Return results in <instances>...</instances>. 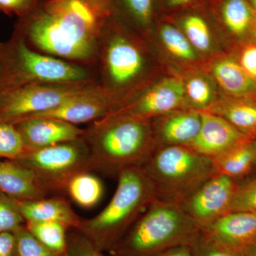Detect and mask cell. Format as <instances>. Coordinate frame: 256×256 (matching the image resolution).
<instances>
[{
  "instance_id": "obj_29",
  "label": "cell",
  "mask_w": 256,
  "mask_h": 256,
  "mask_svg": "<svg viewBox=\"0 0 256 256\" xmlns=\"http://www.w3.org/2000/svg\"><path fill=\"white\" fill-rule=\"evenodd\" d=\"M25 151L22 138L14 124L0 120V159L16 160Z\"/></svg>"
},
{
  "instance_id": "obj_14",
  "label": "cell",
  "mask_w": 256,
  "mask_h": 256,
  "mask_svg": "<svg viewBox=\"0 0 256 256\" xmlns=\"http://www.w3.org/2000/svg\"><path fill=\"white\" fill-rule=\"evenodd\" d=\"M184 94L185 88L181 82L168 79L150 89L117 112L146 120L168 114L181 107Z\"/></svg>"
},
{
  "instance_id": "obj_7",
  "label": "cell",
  "mask_w": 256,
  "mask_h": 256,
  "mask_svg": "<svg viewBox=\"0 0 256 256\" xmlns=\"http://www.w3.org/2000/svg\"><path fill=\"white\" fill-rule=\"evenodd\" d=\"M142 168L156 200L178 206L218 174L214 159L186 146L158 148Z\"/></svg>"
},
{
  "instance_id": "obj_16",
  "label": "cell",
  "mask_w": 256,
  "mask_h": 256,
  "mask_svg": "<svg viewBox=\"0 0 256 256\" xmlns=\"http://www.w3.org/2000/svg\"><path fill=\"white\" fill-rule=\"evenodd\" d=\"M0 191L18 202L42 200L50 193L30 168L10 160H0Z\"/></svg>"
},
{
  "instance_id": "obj_17",
  "label": "cell",
  "mask_w": 256,
  "mask_h": 256,
  "mask_svg": "<svg viewBox=\"0 0 256 256\" xmlns=\"http://www.w3.org/2000/svg\"><path fill=\"white\" fill-rule=\"evenodd\" d=\"M201 126L200 112L188 111L168 116L156 126L154 136L156 149L190 146L198 136Z\"/></svg>"
},
{
  "instance_id": "obj_21",
  "label": "cell",
  "mask_w": 256,
  "mask_h": 256,
  "mask_svg": "<svg viewBox=\"0 0 256 256\" xmlns=\"http://www.w3.org/2000/svg\"><path fill=\"white\" fill-rule=\"evenodd\" d=\"M112 13L126 25L148 30L154 22L156 0H110Z\"/></svg>"
},
{
  "instance_id": "obj_4",
  "label": "cell",
  "mask_w": 256,
  "mask_h": 256,
  "mask_svg": "<svg viewBox=\"0 0 256 256\" xmlns=\"http://www.w3.org/2000/svg\"><path fill=\"white\" fill-rule=\"evenodd\" d=\"M96 82L95 69L43 54L12 33L2 42L0 94L32 84Z\"/></svg>"
},
{
  "instance_id": "obj_20",
  "label": "cell",
  "mask_w": 256,
  "mask_h": 256,
  "mask_svg": "<svg viewBox=\"0 0 256 256\" xmlns=\"http://www.w3.org/2000/svg\"><path fill=\"white\" fill-rule=\"evenodd\" d=\"M216 14L234 36L249 34L256 13L246 0H215Z\"/></svg>"
},
{
  "instance_id": "obj_12",
  "label": "cell",
  "mask_w": 256,
  "mask_h": 256,
  "mask_svg": "<svg viewBox=\"0 0 256 256\" xmlns=\"http://www.w3.org/2000/svg\"><path fill=\"white\" fill-rule=\"evenodd\" d=\"M12 124L21 134L25 152L76 140L84 134V129L52 118H26Z\"/></svg>"
},
{
  "instance_id": "obj_2",
  "label": "cell",
  "mask_w": 256,
  "mask_h": 256,
  "mask_svg": "<svg viewBox=\"0 0 256 256\" xmlns=\"http://www.w3.org/2000/svg\"><path fill=\"white\" fill-rule=\"evenodd\" d=\"M148 120L116 112L89 124L82 137L90 171L118 178L122 170L146 164L156 150Z\"/></svg>"
},
{
  "instance_id": "obj_44",
  "label": "cell",
  "mask_w": 256,
  "mask_h": 256,
  "mask_svg": "<svg viewBox=\"0 0 256 256\" xmlns=\"http://www.w3.org/2000/svg\"><path fill=\"white\" fill-rule=\"evenodd\" d=\"M38 2H40V3L42 2H45L48 1V0H38Z\"/></svg>"
},
{
  "instance_id": "obj_39",
  "label": "cell",
  "mask_w": 256,
  "mask_h": 256,
  "mask_svg": "<svg viewBox=\"0 0 256 256\" xmlns=\"http://www.w3.org/2000/svg\"><path fill=\"white\" fill-rule=\"evenodd\" d=\"M154 256H193L191 246H180L166 249Z\"/></svg>"
},
{
  "instance_id": "obj_10",
  "label": "cell",
  "mask_w": 256,
  "mask_h": 256,
  "mask_svg": "<svg viewBox=\"0 0 256 256\" xmlns=\"http://www.w3.org/2000/svg\"><path fill=\"white\" fill-rule=\"evenodd\" d=\"M238 183L216 174L181 205L201 230L230 212Z\"/></svg>"
},
{
  "instance_id": "obj_41",
  "label": "cell",
  "mask_w": 256,
  "mask_h": 256,
  "mask_svg": "<svg viewBox=\"0 0 256 256\" xmlns=\"http://www.w3.org/2000/svg\"><path fill=\"white\" fill-rule=\"evenodd\" d=\"M249 35L254 38V42L256 44V16L254 22H252V28H250V32H249Z\"/></svg>"
},
{
  "instance_id": "obj_11",
  "label": "cell",
  "mask_w": 256,
  "mask_h": 256,
  "mask_svg": "<svg viewBox=\"0 0 256 256\" xmlns=\"http://www.w3.org/2000/svg\"><path fill=\"white\" fill-rule=\"evenodd\" d=\"M112 111L114 105L109 96L94 84L53 110L28 118H52L78 126L92 124Z\"/></svg>"
},
{
  "instance_id": "obj_36",
  "label": "cell",
  "mask_w": 256,
  "mask_h": 256,
  "mask_svg": "<svg viewBox=\"0 0 256 256\" xmlns=\"http://www.w3.org/2000/svg\"><path fill=\"white\" fill-rule=\"evenodd\" d=\"M238 63L248 75L256 82V44H246L239 54Z\"/></svg>"
},
{
  "instance_id": "obj_38",
  "label": "cell",
  "mask_w": 256,
  "mask_h": 256,
  "mask_svg": "<svg viewBox=\"0 0 256 256\" xmlns=\"http://www.w3.org/2000/svg\"><path fill=\"white\" fill-rule=\"evenodd\" d=\"M164 9L170 12L188 9L201 0H161Z\"/></svg>"
},
{
  "instance_id": "obj_25",
  "label": "cell",
  "mask_w": 256,
  "mask_h": 256,
  "mask_svg": "<svg viewBox=\"0 0 256 256\" xmlns=\"http://www.w3.org/2000/svg\"><path fill=\"white\" fill-rule=\"evenodd\" d=\"M180 28L192 46L200 52L210 50L212 46V33L208 20L197 12H188L178 20Z\"/></svg>"
},
{
  "instance_id": "obj_5",
  "label": "cell",
  "mask_w": 256,
  "mask_h": 256,
  "mask_svg": "<svg viewBox=\"0 0 256 256\" xmlns=\"http://www.w3.org/2000/svg\"><path fill=\"white\" fill-rule=\"evenodd\" d=\"M200 232L181 206L156 200L109 254L154 256L171 248L191 246Z\"/></svg>"
},
{
  "instance_id": "obj_28",
  "label": "cell",
  "mask_w": 256,
  "mask_h": 256,
  "mask_svg": "<svg viewBox=\"0 0 256 256\" xmlns=\"http://www.w3.org/2000/svg\"><path fill=\"white\" fill-rule=\"evenodd\" d=\"M14 256H66L50 250L28 230L26 225L15 230Z\"/></svg>"
},
{
  "instance_id": "obj_26",
  "label": "cell",
  "mask_w": 256,
  "mask_h": 256,
  "mask_svg": "<svg viewBox=\"0 0 256 256\" xmlns=\"http://www.w3.org/2000/svg\"><path fill=\"white\" fill-rule=\"evenodd\" d=\"M28 230L50 250L66 255L69 229L56 222H26Z\"/></svg>"
},
{
  "instance_id": "obj_23",
  "label": "cell",
  "mask_w": 256,
  "mask_h": 256,
  "mask_svg": "<svg viewBox=\"0 0 256 256\" xmlns=\"http://www.w3.org/2000/svg\"><path fill=\"white\" fill-rule=\"evenodd\" d=\"M210 112L223 118L247 137L256 138V102L230 101Z\"/></svg>"
},
{
  "instance_id": "obj_15",
  "label": "cell",
  "mask_w": 256,
  "mask_h": 256,
  "mask_svg": "<svg viewBox=\"0 0 256 256\" xmlns=\"http://www.w3.org/2000/svg\"><path fill=\"white\" fill-rule=\"evenodd\" d=\"M201 232L225 246L244 252L256 238V214L229 212Z\"/></svg>"
},
{
  "instance_id": "obj_22",
  "label": "cell",
  "mask_w": 256,
  "mask_h": 256,
  "mask_svg": "<svg viewBox=\"0 0 256 256\" xmlns=\"http://www.w3.org/2000/svg\"><path fill=\"white\" fill-rule=\"evenodd\" d=\"M214 74L222 88L232 95L242 98L255 92L256 82L248 75L238 62L222 60L215 66Z\"/></svg>"
},
{
  "instance_id": "obj_27",
  "label": "cell",
  "mask_w": 256,
  "mask_h": 256,
  "mask_svg": "<svg viewBox=\"0 0 256 256\" xmlns=\"http://www.w3.org/2000/svg\"><path fill=\"white\" fill-rule=\"evenodd\" d=\"M160 37L166 50L180 60H192L196 58L194 47L184 34L170 23L163 24L160 30Z\"/></svg>"
},
{
  "instance_id": "obj_34",
  "label": "cell",
  "mask_w": 256,
  "mask_h": 256,
  "mask_svg": "<svg viewBox=\"0 0 256 256\" xmlns=\"http://www.w3.org/2000/svg\"><path fill=\"white\" fill-rule=\"evenodd\" d=\"M194 105L198 108L206 107L212 99V90L210 84L201 78H194L188 82L186 89Z\"/></svg>"
},
{
  "instance_id": "obj_32",
  "label": "cell",
  "mask_w": 256,
  "mask_h": 256,
  "mask_svg": "<svg viewBox=\"0 0 256 256\" xmlns=\"http://www.w3.org/2000/svg\"><path fill=\"white\" fill-rule=\"evenodd\" d=\"M191 248L193 256H245L244 252L225 246L208 238L202 232Z\"/></svg>"
},
{
  "instance_id": "obj_37",
  "label": "cell",
  "mask_w": 256,
  "mask_h": 256,
  "mask_svg": "<svg viewBox=\"0 0 256 256\" xmlns=\"http://www.w3.org/2000/svg\"><path fill=\"white\" fill-rule=\"evenodd\" d=\"M0 256H14V236L12 233L0 234Z\"/></svg>"
},
{
  "instance_id": "obj_13",
  "label": "cell",
  "mask_w": 256,
  "mask_h": 256,
  "mask_svg": "<svg viewBox=\"0 0 256 256\" xmlns=\"http://www.w3.org/2000/svg\"><path fill=\"white\" fill-rule=\"evenodd\" d=\"M200 112L201 129L188 146L197 152L216 159L249 138L220 116L207 110Z\"/></svg>"
},
{
  "instance_id": "obj_33",
  "label": "cell",
  "mask_w": 256,
  "mask_h": 256,
  "mask_svg": "<svg viewBox=\"0 0 256 256\" xmlns=\"http://www.w3.org/2000/svg\"><path fill=\"white\" fill-rule=\"evenodd\" d=\"M66 256H108L76 229L68 232V249Z\"/></svg>"
},
{
  "instance_id": "obj_35",
  "label": "cell",
  "mask_w": 256,
  "mask_h": 256,
  "mask_svg": "<svg viewBox=\"0 0 256 256\" xmlns=\"http://www.w3.org/2000/svg\"><path fill=\"white\" fill-rule=\"evenodd\" d=\"M40 3L38 0H0V13L23 18L31 14Z\"/></svg>"
},
{
  "instance_id": "obj_40",
  "label": "cell",
  "mask_w": 256,
  "mask_h": 256,
  "mask_svg": "<svg viewBox=\"0 0 256 256\" xmlns=\"http://www.w3.org/2000/svg\"><path fill=\"white\" fill-rule=\"evenodd\" d=\"M245 256H256V238L244 250Z\"/></svg>"
},
{
  "instance_id": "obj_1",
  "label": "cell",
  "mask_w": 256,
  "mask_h": 256,
  "mask_svg": "<svg viewBox=\"0 0 256 256\" xmlns=\"http://www.w3.org/2000/svg\"><path fill=\"white\" fill-rule=\"evenodd\" d=\"M110 0H48L18 18L13 33L32 50L95 68Z\"/></svg>"
},
{
  "instance_id": "obj_24",
  "label": "cell",
  "mask_w": 256,
  "mask_h": 256,
  "mask_svg": "<svg viewBox=\"0 0 256 256\" xmlns=\"http://www.w3.org/2000/svg\"><path fill=\"white\" fill-rule=\"evenodd\" d=\"M66 192L76 204L84 208L97 206L104 194L102 182L90 172L74 176L67 184Z\"/></svg>"
},
{
  "instance_id": "obj_30",
  "label": "cell",
  "mask_w": 256,
  "mask_h": 256,
  "mask_svg": "<svg viewBox=\"0 0 256 256\" xmlns=\"http://www.w3.org/2000/svg\"><path fill=\"white\" fill-rule=\"evenodd\" d=\"M25 224L18 202L0 191V234H13Z\"/></svg>"
},
{
  "instance_id": "obj_8",
  "label": "cell",
  "mask_w": 256,
  "mask_h": 256,
  "mask_svg": "<svg viewBox=\"0 0 256 256\" xmlns=\"http://www.w3.org/2000/svg\"><path fill=\"white\" fill-rule=\"evenodd\" d=\"M30 168L48 192L66 191L76 175L90 172V154L84 137L37 150L16 160Z\"/></svg>"
},
{
  "instance_id": "obj_9",
  "label": "cell",
  "mask_w": 256,
  "mask_h": 256,
  "mask_svg": "<svg viewBox=\"0 0 256 256\" xmlns=\"http://www.w3.org/2000/svg\"><path fill=\"white\" fill-rule=\"evenodd\" d=\"M94 82L32 84L0 94V120H20L53 110Z\"/></svg>"
},
{
  "instance_id": "obj_31",
  "label": "cell",
  "mask_w": 256,
  "mask_h": 256,
  "mask_svg": "<svg viewBox=\"0 0 256 256\" xmlns=\"http://www.w3.org/2000/svg\"><path fill=\"white\" fill-rule=\"evenodd\" d=\"M256 214V178L238 183L229 212Z\"/></svg>"
},
{
  "instance_id": "obj_18",
  "label": "cell",
  "mask_w": 256,
  "mask_h": 256,
  "mask_svg": "<svg viewBox=\"0 0 256 256\" xmlns=\"http://www.w3.org/2000/svg\"><path fill=\"white\" fill-rule=\"evenodd\" d=\"M18 206L26 222H56L73 230L78 228L82 220L68 202L58 197L18 202Z\"/></svg>"
},
{
  "instance_id": "obj_43",
  "label": "cell",
  "mask_w": 256,
  "mask_h": 256,
  "mask_svg": "<svg viewBox=\"0 0 256 256\" xmlns=\"http://www.w3.org/2000/svg\"><path fill=\"white\" fill-rule=\"evenodd\" d=\"M2 47V42H0V54H1Z\"/></svg>"
},
{
  "instance_id": "obj_6",
  "label": "cell",
  "mask_w": 256,
  "mask_h": 256,
  "mask_svg": "<svg viewBox=\"0 0 256 256\" xmlns=\"http://www.w3.org/2000/svg\"><path fill=\"white\" fill-rule=\"evenodd\" d=\"M130 34L127 25L112 13L99 42L96 82L112 101V112L119 110L121 95L139 82L146 70L142 48Z\"/></svg>"
},
{
  "instance_id": "obj_3",
  "label": "cell",
  "mask_w": 256,
  "mask_h": 256,
  "mask_svg": "<svg viewBox=\"0 0 256 256\" xmlns=\"http://www.w3.org/2000/svg\"><path fill=\"white\" fill-rule=\"evenodd\" d=\"M112 200L98 214L82 220L78 228L104 252H110L156 201L154 186L142 166L122 170Z\"/></svg>"
},
{
  "instance_id": "obj_42",
  "label": "cell",
  "mask_w": 256,
  "mask_h": 256,
  "mask_svg": "<svg viewBox=\"0 0 256 256\" xmlns=\"http://www.w3.org/2000/svg\"><path fill=\"white\" fill-rule=\"evenodd\" d=\"M256 13V0H246Z\"/></svg>"
},
{
  "instance_id": "obj_19",
  "label": "cell",
  "mask_w": 256,
  "mask_h": 256,
  "mask_svg": "<svg viewBox=\"0 0 256 256\" xmlns=\"http://www.w3.org/2000/svg\"><path fill=\"white\" fill-rule=\"evenodd\" d=\"M214 161L217 173L240 183L256 169V138H248Z\"/></svg>"
}]
</instances>
